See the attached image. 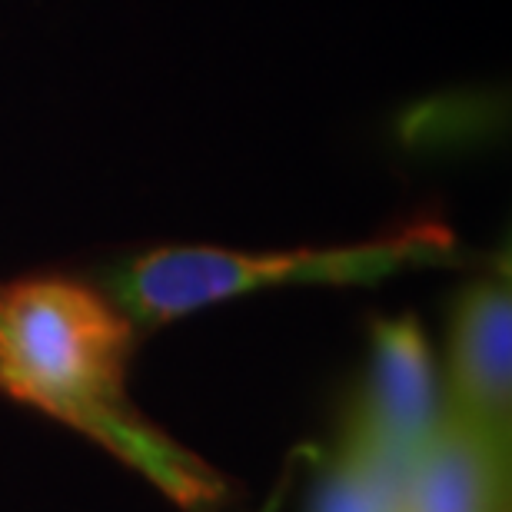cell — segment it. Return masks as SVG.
I'll return each instance as SVG.
<instances>
[{
    "mask_svg": "<svg viewBox=\"0 0 512 512\" xmlns=\"http://www.w3.org/2000/svg\"><path fill=\"white\" fill-rule=\"evenodd\" d=\"M130 346L127 313L84 283L30 276L0 286V396L90 436L183 509L217 503L223 479L133 409Z\"/></svg>",
    "mask_w": 512,
    "mask_h": 512,
    "instance_id": "cell-1",
    "label": "cell"
},
{
    "mask_svg": "<svg viewBox=\"0 0 512 512\" xmlns=\"http://www.w3.org/2000/svg\"><path fill=\"white\" fill-rule=\"evenodd\" d=\"M459 256V240L446 223L423 220L386 237L343 247L296 250H223L157 247L114 276V303L133 326H167L207 306L273 290V286H373L406 270L446 266Z\"/></svg>",
    "mask_w": 512,
    "mask_h": 512,
    "instance_id": "cell-2",
    "label": "cell"
},
{
    "mask_svg": "<svg viewBox=\"0 0 512 512\" xmlns=\"http://www.w3.org/2000/svg\"><path fill=\"white\" fill-rule=\"evenodd\" d=\"M443 416L436 363L413 316L376 320L370 333V376L346 436L409 463Z\"/></svg>",
    "mask_w": 512,
    "mask_h": 512,
    "instance_id": "cell-3",
    "label": "cell"
},
{
    "mask_svg": "<svg viewBox=\"0 0 512 512\" xmlns=\"http://www.w3.org/2000/svg\"><path fill=\"white\" fill-rule=\"evenodd\" d=\"M443 409L509 436L512 286L506 270L473 280L449 310Z\"/></svg>",
    "mask_w": 512,
    "mask_h": 512,
    "instance_id": "cell-4",
    "label": "cell"
},
{
    "mask_svg": "<svg viewBox=\"0 0 512 512\" xmlns=\"http://www.w3.org/2000/svg\"><path fill=\"white\" fill-rule=\"evenodd\" d=\"M509 436L449 413L406 466L403 512H506Z\"/></svg>",
    "mask_w": 512,
    "mask_h": 512,
    "instance_id": "cell-5",
    "label": "cell"
},
{
    "mask_svg": "<svg viewBox=\"0 0 512 512\" xmlns=\"http://www.w3.org/2000/svg\"><path fill=\"white\" fill-rule=\"evenodd\" d=\"M406 466L356 436H343L316 489L313 512H403Z\"/></svg>",
    "mask_w": 512,
    "mask_h": 512,
    "instance_id": "cell-6",
    "label": "cell"
}]
</instances>
